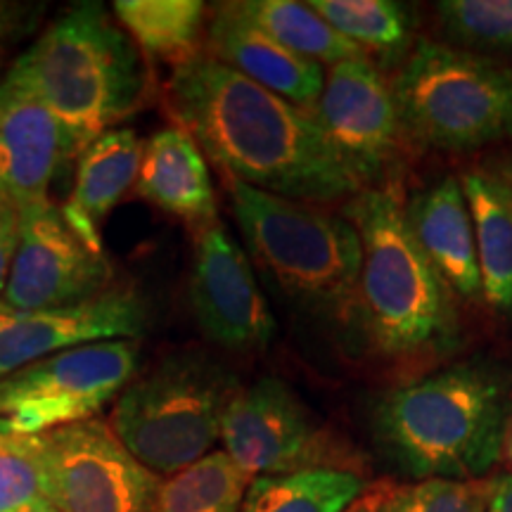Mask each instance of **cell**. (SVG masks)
<instances>
[{
	"label": "cell",
	"instance_id": "obj_1",
	"mask_svg": "<svg viewBox=\"0 0 512 512\" xmlns=\"http://www.w3.org/2000/svg\"><path fill=\"white\" fill-rule=\"evenodd\" d=\"M169 110L226 178L249 188L294 202H335L361 192L311 110L207 53L174 69Z\"/></svg>",
	"mask_w": 512,
	"mask_h": 512
},
{
	"label": "cell",
	"instance_id": "obj_2",
	"mask_svg": "<svg viewBox=\"0 0 512 512\" xmlns=\"http://www.w3.org/2000/svg\"><path fill=\"white\" fill-rule=\"evenodd\" d=\"M508 418L503 370L458 363L384 396L375 411V439L403 475L472 482L501 458Z\"/></svg>",
	"mask_w": 512,
	"mask_h": 512
},
{
	"label": "cell",
	"instance_id": "obj_3",
	"mask_svg": "<svg viewBox=\"0 0 512 512\" xmlns=\"http://www.w3.org/2000/svg\"><path fill=\"white\" fill-rule=\"evenodd\" d=\"M12 69L60 121L67 159L131 117L147 88L138 46L100 3L69 8Z\"/></svg>",
	"mask_w": 512,
	"mask_h": 512
},
{
	"label": "cell",
	"instance_id": "obj_4",
	"mask_svg": "<svg viewBox=\"0 0 512 512\" xmlns=\"http://www.w3.org/2000/svg\"><path fill=\"white\" fill-rule=\"evenodd\" d=\"M361 238L358 318L384 356H420L451 347L458 335L453 294L408 230L392 190H363L347 204Z\"/></svg>",
	"mask_w": 512,
	"mask_h": 512
},
{
	"label": "cell",
	"instance_id": "obj_5",
	"mask_svg": "<svg viewBox=\"0 0 512 512\" xmlns=\"http://www.w3.org/2000/svg\"><path fill=\"white\" fill-rule=\"evenodd\" d=\"M235 221L268 280L306 311L358 320L361 238L354 223L226 178Z\"/></svg>",
	"mask_w": 512,
	"mask_h": 512
},
{
	"label": "cell",
	"instance_id": "obj_6",
	"mask_svg": "<svg viewBox=\"0 0 512 512\" xmlns=\"http://www.w3.org/2000/svg\"><path fill=\"white\" fill-rule=\"evenodd\" d=\"M238 380L202 351L164 356L121 392L112 430L155 475H176L221 439L223 415Z\"/></svg>",
	"mask_w": 512,
	"mask_h": 512
},
{
	"label": "cell",
	"instance_id": "obj_7",
	"mask_svg": "<svg viewBox=\"0 0 512 512\" xmlns=\"http://www.w3.org/2000/svg\"><path fill=\"white\" fill-rule=\"evenodd\" d=\"M392 93L401 133L422 147L472 152L512 138V72L486 55L418 41Z\"/></svg>",
	"mask_w": 512,
	"mask_h": 512
},
{
	"label": "cell",
	"instance_id": "obj_8",
	"mask_svg": "<svg viewBox=\"0 0 512 512\" xmlns=\"http://www.w3.org/2000/svg\"><path fill=\"white\" fill-rule=\"evenodd\" d=\"M136 339H107L53 354L0 380V418L27 434L91 420L138 368Z\"/></svg>",
	"mask_w": 512,
	"mask_h": 512
},
{
	"label": "cell",
	"instance_id": "obj_9",
	"mask_svg": "<svg viewBox=\"0 0 512 512\" xmlns=\"http://www.w3.org/2000/svg\"><path fill=\"white\" fill-rule=\"evenodd\" d=\"M221 439L228 458L247 477L292 475L302 470H342L337 446L309 408L278 377L240 387L223 415Z\"/></svg>",
	"mask_w": 512,
	"mask_h": 512
},
{
	"label": "cell",
	"instance_id": "obj_10",
	"mask_svg": "<svg viewBox=\"0 0 512 512\" xmlns=\"http://www.w3.org/2000/svg\"><path fill=\"white\" fill-rule=\"evenodd\" d=\"M48 501L60 512H152L159 475L140 465L107 422L41 434Z\"/></svg>",
	"mask_w": 512,
	"mask_h": 512
},
{
	"label": "cell",
	"instance_id": "obj_11",
	"mask_svg": "<svg viewBox=\"0 0 512 512\" xmlns=\"http://www.w3.org/2000/svg\"><path fill=\"white\" fill-rule=\"evenodd\" d=\"M112 264L93 252L53 202L19 211V240L3 304L17 313L62 309L107 292Z\"/></svg>",
	"mask_w": 512,
	"mask_h": 512
},
{
	"label": "cell",
	"instance_id": "obj_12",
	"mask_svg": "<svg viewBox=\"0 0 512 512\" xmlns=\"http://www.w3.org/2000/svg\"><path fill=\"white\" fill-rule=\"evenodd\" d=\"M311 112L358 183L387 174L399 152L401 124L392 86L370 57L332 64Z\"/></svg>",
	"mask_w": 512,
	"mask_h": 512
},
{
	"label": "cell",
	"instance_id": "obj_13",
	"mask_svg": "<svg viewBox=\"0 0 512 512\" xmlns=\"http://www.w3.org/2000/svg\"><path fill=\"white\" fill-rule=\"evenodd\" d=\"M190 306L202 335L223 349L268 347L278 332L249 256L221 223L204 228L197 238Z\"/></svg>",
	"mask_w": 512,
	"mask_h": 512
},
{
	"label": "cell",
	"instance_id": "obj_14",
	"mask_svg": "<svg viewBox=\"0 0 512 512\" xmlns=\"http://www.w3.org/2000/svg\"><path fill=\"white\" fill-rule=\"evenodd\" d=\"M147 325V304L133 290H107L62 309L17 313L0 328V380L60 351L107 339H136Z\"/></svg>",
	"mask_w": 512,
	"mask_h": 512
},
{
	"label": "cell",
	"instance_id": "obj_15",
	"mask_svg": "<svg viewBox=\"0 0 512 512\" xmlns=\"http://www.w3.org/2000/svg\"><path fill=\"white\" fill-rule=\"evenodd\" d=\"M67 159L60 121L15 69L0 79V197L17 211L46 204Z\"/></svg>",
	"mask_w": 512,
	"mask_h": 512
},
{
	"label": "cell",
	"instance_id": "obj_16",
	"mask_svg": "<svg viewBox=\"0 0 512 512\" xmlns=\"http://www.w3.org/2000/svg\"><path fill=\"white\" fill-rule=\"evenodd\" d=\"M207 50L214 60L304 110H313L323 93V67L287 50L249 22L235 3L216 8L207 29Z\"/></svg>",
	"mask_w": 512,
	"mask_h": 512
},
{
	"label": "cell",
	"instance_id": "obj_17",
	"mask_svg": "<svg viewBox=\"0 0 512 512\" xmlns=\"http://www.w3.org/2000/svg\"><path fill=\"white\" fill-rule=\"evenodd\" d=\"M415 245L451 294L475 302L482 297L475 226L460 178H441L415 192L403 207Z\"/></svg>",
	"mask_w": 512,
	"mask_h": 512
},
{
	"label": "cell",
	"instance_id": "obj_18",
	"mask_svg": "<svg viewBox=\"0 0 512 512\" xmlns=\"http://www.w3.org/2000/svg\"><path fill=\"white\" fill-rule=\"evenodd\" d=\"M136 192L145 202L197 228V233L219 223L207 159L181 126L162 128L147 140Z\"/></svg>",
	"mask_w": 512,
	"mask_h": 512
},
{
	"label": "cell",
	"instance_id": "obj_19",
	"mask_svg": "<svg viewBox=\"0 0 512 512\" xmlns=\"http://www.w3.org/2000/svg\"><path fill=\"white\" fill-rule=\"evenodd\" d=\"M143 143L131 128L102 133L79 155L74 190L64 207V221L93 252H102L100 226L121 197L136 185Z\"/></svg>",
	"mask_w": 512,
	"mask_h": 512
},
{
	"label": "cell",
	"instance_id": "obj_20",
	"mask_svg": "<svg viewBox=\"0 0 512 512\" xmlns=\"http://www.w3.org/2000/svg\"><path fill=\"white\" fill-rule=\"evenodd\" d=\"M460 183L475 226L482 297L512 313V183L486 171H467Z\"/></svg>",
	"mask_w": 512,
	"mask_h": 512
},
{
	"label": "cell",
	"instance_id": "obj_21",
	"mask_svg": "<svg viewBox=\"0 0 512 512\" xmlns=\"http://www.w3.org/2000/svg\"><path fill=\"white\" fill-rule=\"evenodd\" d=\"M112 8L121 29L152 60L176 69L200 55L207 15L200 0H117Z\"/></svg>",
	"mask_w": 512,
	"mask_h": 512
},
{
	"label": "cell",
	"instance_id": "obj_22",
	"mask_svg": "<svg viewBox=\"0 0 512 512\" xmlns=\"http://www.w3.org/2000/svg\"><path fill=\"white\" fill-rule=\"evenodd\" d=\"M366 491L351 470H302L292 475L256 477L240 512H347Z\"/></svg>",
	"mask_w": 512,
	"mask_h": 512
},
{
	"label": "cell",
	"instance_id": "obj_23",
	"mask_svg": "<svg viewBox=\"0 0 512 512\" xmlns=\"http://www.w3.org/2000/svg\"><path fill=\"white\" fill-rule=\"evenodd\" d=\"M238 10L249 22L264 29L268 36L283 43L294 55L304 57L323 67V64H339L344 60L366 57L361 48L347 41L342 34L309 8V3L297 0H242Z\"/></svg>",
	"mask_w": 512,
	"mask_h": 512
},
{
	"label": "cell",
	"instance_id": "obj_24",
	"mask_svg": "<svg viewBox=\"0 0 512 512\" xmlns=\"http://www.w3.org/2000/svg\"><path fill=\"white\" fill-rule=\"evenodd\" d=\"M309 8L366 57L375 55L382 64L406 60L413 24L408 10L394 0H311Z\"/></svg>",
	"mask_w": 512,
	"mask_h": 512
},
{
	"label": "cell",
	"instance_id": "obj_25",
	"mask_svg": "<svg viewBox=\"0 0 512 512\" xmlns=\"http://www.w3.org/2000/svg\"><path fill=\"white\" fill-rule=\"evenodd\" d=\"M252 477L214 451L159 482L152 512H240Z\"/></svg>",
	"mask_w": 512,
	"mask_h": 512
},
{
	"label": "cell",
	"instance_id": "obj_26",
	"mask_svg": "<svg viewBox=\"0 0 512 512\" xmlns=\"http://www.w3.org/2000/svg\"><path fill=\"white\" fill-rule=\"evenodd\" d=\"M48 501L41 434L0 418V512H27Z\"/></svg>",
	"mask_w": 512,
	"mask_h": 512
},
{
	"label": "cell",
	"instance_id": "obj_27",
	"mask_svg": "<svg viewBox=\"0 0 512 512\" xmlns=\"http://www.w3.org/2000/svg\"><path fill=\"white\" fill-rule=\"evenodd\" d=\"M437 17L467 53H512V0H444Z\"/></svg>",
	"mask_w": 512,
	"mask_h": 512
},
{
	"label": "cell",
	"instance_id": "obj_28",
	"mask_svg": "<svg viewBox=\"0 0 512 512\" xmlns=\"http://www.w3.org/2000/svg\"><path fill=\"white\" fill-rule=\"evenodd\" d=\"M489 479H420L415 484L389 486L380 512H486L489 510Z\"/></svg>",
	"mask_w": 512,
	"mask_h": 512
},
{
	"label": "cell",
	"instance_id": "obj_29",
	"mask_svg": "<svg viewBox=\"0 0 512 512\" xmlns=\"http://www.w3.org/2000/svg\"><path fill=\"white\" fill-rule=\"evenodd\" d=\"M38 8L24 3H5L0 0V60L17 38H22L34 24Z\"/></svg>",
	"mask_w": 512,
	"mask_h": 512
},
{
	"label": "cell",
	"instance_id": "obj_30",
	"mask_svg": "<svg viewBox=\"0 0 512 512\" xmlns=\"http://www.w3.org/2000/svg\"><path fill=\"white\" fill-rule=\"evenodd\" d=\"M19 240V211L12 207L0 209V294L5 292L8 285L12 259L17 252Z\"/></svg>",
	"mask_w": 512,
	"mask_h": 512
},
{
	"label": "cell",
	"instance_id": "obj_31",
	"mask_svg": "<svg viewBox=\"0 0 512 512\" xmlns=\"http://www.w3.org/2000/svg\"><path fill=\"white\" fill-rule=\"evenodd\" d=\"M486 512H512V475H501L494 479Z\"/></svg>",
	"mask_w": 512,
	"mask_h": 512
},
{
	"label": "cell",
	"instance_id": "obj_32",
	"mask_svg": "<svg viewBox=\"0 0 512 512\" xmlns=\"http://www.w3.org/2000/svg\"><path fill=\"white\" fill-rule=\"evenodd\" d=\"M389 484H377L373 489H366L361 494V498L351 505L347 512H380V505H382V498L387 494Z\"/></svg>",
	"mask_w": 512,
	"mask_h": 512
},
{
	"label": "cell",
	"instance_id": "obj_33",
	"mask_svg": "<svg viewBox=\"0 0 512 512\" xmlns=\"http://www.w3.org/2000/svg\"><path fill=\"white\" fill-rule=\"evenodd\" d=\"M17 316V311H12V309H8V306H5L3 302H0V328H3V325H8L12 318Z\"/></svg>",
	"mask_w": 512,
	"mask_h": 512
},
{
	"label": "cell",
	"instance_id": "obj_34",
	"mask_svg": "<svg viewBox=\"0 0 512 512\" xmlns=\"http://www.w3.org/2000/svg\"><path fill=\"white\" fill-rule=\"evenodd\" d=\"M27 512H60V510H57V508H55V505H53V503H50V501H43V503H38V505H34V508H31V510H27Z\"/></svg>",
	"mask_w": 512,
	"mask_h": 512
},
{
	"label": "cell",
	"instance_id": "obj_35",
	"mask_svg": "<svg viewBox=\"0 0 512 512\" xmlns=\"http://www.w3.org/2000/svg\"><path fill=\"white\" fill-rule=\"evenodd\" d=\"M510 458H512V432H510Z\"/></svg>",
	"mask_w": 512,
	"mask_h": 512
},
{
	"label": "cell",
	"instance_id": "obj_36",
	"mask_svg": "<svg viewBox=\"0 0 512 512\" xmlns=\"http://www.w3.org/2000/svg\"><path fill=\"white\" fill-rule=\"evenodd\" d=\"M5 207V202H3V197H0V209H3Z\"/></svg>",
	"mask_w": 512,
	"mask_h": 512
}]
</instances>
